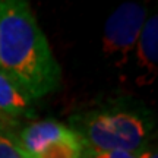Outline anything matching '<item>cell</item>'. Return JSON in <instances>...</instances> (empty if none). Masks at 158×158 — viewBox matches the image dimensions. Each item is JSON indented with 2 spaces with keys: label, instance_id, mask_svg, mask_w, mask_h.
<instances>
[{
  "label": "cell",
  "instance_id": "6da1fadb",
  "mask_svg": "<svg viewBox=\"0 0 158 158\" xmlns=\"http://www.w3.org/2000/svg\"><path fill=\"white\" fill-rule=\"evenodd\" d=\"M0 69L34 101L60 86V64L25 0H0Z\"/></svg>",
  "mask_w": 158,
  "mask_h": 158
},
{
  "label": "cell",
  "instance_id": "7a4b0ae2",
  "mask_svg": "<svg viewBox=\"0 0 158 158\" xmlns=\"http://www.w3.org/2000/svg\"><path fill=\"white\" fill-rule=\"evenodd\" d=\"M69 124L85 149L138 152L148 147L154 117L147 108L127 101L110 102L76 114Z\"/></svg>",
  "mask_w": 158,
  "mask_h": 158
},
{
  "label": "cell",
  "instance_id": "3957f363",
  "mask_svg": "<svg viewBox=\"0 0 158 158\" xmlns=\"http://www.w3.org/2000/svg\"><path fill=\"white\" fill-rule=\"evenodd\" d=\"M145 21L147 9L142 5L127 2L118 6L104 25L102 54L108 59H116L117 66H123L135 50Z\"/></svg>",
  "mask_w": 158,
  "mask_h": 158
},
{
  "label": "cell",
  "instance_id": "277c9868",
  "mask_svg": "<svg viewBox=\"0 0 158 158\" xmlns=\"http://www.w3.org/2000/svg\"><path fill=\"white\" fill-rule=\"evenodd\" d=\"M76 136V132L70 126L60 123L54 118L38 120L28 126H23L18 132L10 133V138L15 141L25 158L38 157L51 145L73 139Z\"/></svg>",
  "mask_w": 158,
  "mask_h": 158
},
{
  "label": "cell",
  "instance_id": "5b68a950",
  "mask_svg": "<svg viewBox=\"0 0 158 158\" xmlns=\"http://www.w3.org/2000/svg\"><path fill=\"white\" fill-rule=\"evenodd\" d=\"M0 113L18 120L34 117V100L19 85L0 69Z\"/></svg>",
  "mask_w": 158,
  "mask_h": 158
},
{
  "label": "cell",
  "instance_id": "8992f818",
  "mask_svg": "<svg viewBox=\"0 0 158 158\" xmlns=\"http://www.w3.org/2000/svg\"><path fill=\"white\" fill-rule=\"evenodd\" d=\"M136 60L138 68L145 70L147 84L152 82L157 75V62H158V18H148L141 35L136 43Z\"/></svg>",
  "mask_w": 158,
  "mask_h": 158
},
{
  "label": "cell",
  "instance_id": "52a82bcc",
  "mask_svg": "<svg viewBox=\"0 0 158 158\" xmlns=\"http://www.w3.org/2000/svg\"><path fill=\"white\" fill-rule=\"evenodd\" d=\"M82 154H84V145L79 136H76L73 139L62 141L51 145L35 158H82Z\"/></svg>",
  "mask_w": 158,
  "mask_h": 158
},
{
  "label": "cell",
  "instance_id": "ba28073f",
  "mask_svg": "<svg viewBox=\"0 0 158 158\" xmlns=\"http://www.w3.org/2000/svg\"><path fill=\"white\" fill-rule=\"evenodd\" d=\"M82 158H138V152L123 151V149H113V151H94L85 149Z\"/></svg>",
  "mask_w": 158,
  "mask_h": 158
},
{
  "label": "cell",
  "instance_id": "9c48e42d",
  "mask_svg": "<svg viewBox=\"0 0 158 158\" xmlns=\"http://www.w3.org/2000/svg\"><path fill=\"white\" fill-rule=\"evenodd\" d=\"M0 158H25L10 135L0 133Z\"/></svg>",
  "mask_w": 158,
  "mask_h": 158
},
{
  "label": "cell",
  "instance_id": "30bf717a",
  "mask_svg": "<svg viewBox=\"0 0 158 158\" xmlns=\"http://www.w3.org/2000/svg\"><path fill=\"white\" fill-rule=\"evenodd\" d=\"M19 122L18 120H13V118L7 117L5 116L3 113H0V133H3V135H10L15 132V127H16Z\"/></svg>",
  "mask_w": 158,
  "mask_h": 158
},
{
  "label": "cell",
  "instance_id": "8fae6325",
  "mask_svg": "<svg viewBox=\"0 0 158 158\" xmlns=\"http://www.w3.org/2000/svg\"><path fill=\"white\" fill-rule=\"evenodd\" d=\"M138 158H158L157 155V149L155 148H151V147H147L141 149V151H138Z\"/></svg>",
  "mask_w": 158,
  "mask_h": 158
}]
</instances>
